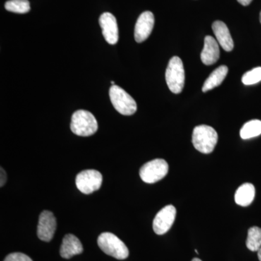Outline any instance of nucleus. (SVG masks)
<instances>
[{
	"mask_svg": "<svg viewBox=\"0 0 261 261\" xmlns=\"http://www.w3.org/2000/svg\"><path fill=\"white\" fill-rule=\"evenodd\" d=\"M219 136L212 127L207 125L196 126L192 133L194 147L203 154L211 153L217 145Z\"/></svg>",
	"mask_w": 261,
	"mask_h": 261,
	"instance_id": "obj_1",
	"label": "nucleus"
},
{
	"mask_svg": "<svg viewBox=\"0 0 261 261\" xmlns=\"http://www.w3.org/2000/svg\"><path fill=\"white\" fill-rule=\"evenodd\" d=\"M97 129V121L92 113L79 110L73 113L70 123V130L75 135L89 137L94 135Z\"/></svg>",
	"mask_w": 261,
	"mask_h": 261,
	"instance_id": "obj_2",
	"label": "nucleus"
},
{
	"mask_svg": "<svg viewBox=\"0 0 261 261\" xmlns=\"http://www.w3.org/2000/svg\"><path fill=\"white\" fill-rule=\"evenodd\" d=\"M97 244L105 253L118 260H124L129 254L124 243L112 233H101L98 238Z\"/></svg>",
	"mask_w": 261,
	"mask_h": 261,
	"instance_id": "obj_3",
	"label": "nucleus"
},
{
	"mask_svg": "<svg viewBox=\"0 0 261 261\" xmlns=\"http://www.w3.org/2000/svg\"><path fill=\"white\" fill-rule=\"evenodd\" d=\"M168 88L174 94H180L185 87V73L183 63L177 56L173 57L166 71Z\"/></svg>",
	"mask_w": 261,
	"mask_h": 261,
	"instance_id": "obj_4",
	"label": "nucleus"
},
{
	"mask_svg": "<svg viewBox=\"0 0 261 261\" xmlns=\"http://www.w3.org/2000/svg\"><path fill=\"white\" fill-rule=\"evenodd\" d=\"M110 99L113 107L123 116H132L137 110V102L124 89L113 85L109 90Z\"/></svg>",
	"mask_w": 261,
	"mask_h": 261,
	"instance_id": "obj_5",
	"label": "nucleus"
},
{
	"mask_svg": "<svg viewBox=\"0 0 261 261\" xmlns=\"http://www.w3.org/2000/svg\"><path fill=\"white\" fill-rule=\"evenodd\" d=\"M168 172V163L163 159H154L146 163L141 168L140 176L145 183L153 184L163 179Z\"/></svg>",
	"mask_w": 261,
	"mask_h": 261,
	"instance_id": "obj_6",
	"label": "nucleus"
},
{
	"mask_svg": "<svg viewBox=\"0 0 261 261\" xmlns=\"http://www.w3.org/2000/svg\"><path fill=\"white\" fill-rule=\"evenodd\" d=\"M102 174L96 170H85L79 173L75 178L77 188L86 195L97 191L102 186Z\"/></svg>",
	"mask_w": 261,
	"mask_h": 261,
	"instance_id": "obj_7",
	"label": "nucleus"
},
{
	"mask_svg": "<svg viewBox=\"0 0 261 261\" xmlns=\"http://www.w3.org/2000/svg\"><path fill=\"white\" fill-rule=\"evenodd\" d=\"M176 216V209L172 205H168L161 209L153 220L152 228L154 233L159 235L167 233L174 223Z\"/></svg>",
	"mask_w": 261,
	"mask_h": 261,
	"instance_id": "obj_8",
	"label": "nucleus"
},
{
	"mask_svg": "<svg viewBox=\"0 0 261 261\" xmlns=\"http://www.w3.org/2000/svg\"><path fill=\"white\" fill-rule=\"evenodd\" d=\"M56 219L49 211H44L39 216L37 236L42 241L50 242L56 230Z\"/></svg>",
	"mask_w": 261,
	"mask_h": 261,
	"instance_id": "obj_9",
	"label": "nucleus"
},
{
	"mask_svg": "<svg viewBox=\"0 0 261 261\" xmlns=\"http://www.w3.org/2000/svg\"><path fill=\"white\" fill-rule=\"evenodd\" d=\"M154 25L153 13L145 11L139 17L135 29V39L137 42H145L150 35Z\"/></svg>",
	"mask_w": 261,
	"mask_h": 261,
	"instance_id": "obj_10",
	"label": "nucleus"
},
{
	"mask_svg": "<svg viewBox=\"0 0 261 261\" xmlns=\"http://www.w3.org/2000/svg\"><path fill=\"white\" fill-rule=\"evenodd\" d=\"M99 25L102 30L103 37L110 44H116L118 41V27L116 18L110 13H104L99 19Z\"/></svg>",
	"mask_w": 261,
	"mask_h": 261,
	"instance_id": "obj_11",
	"label": "nucleus"
},
{
	"mask_svg": "<svg viewBox=\"0 0 261 261\" xmlns=\"http://www.w3.org/2000/svg\"><path fill=\"white\" fill-rule=\"evenodd\" d=\"M201 61L206 65H211L219 61L220 49L217 40L211 36L205 38L204 47L201 53Z\"/></svg>",
	"mask_w": 261,
	"mask_h": 261,
	"instance_id": "obj_12",
	"label": "nucleus"
},
{
	"mask_svg": "<svg viewBox=\"0 0 261 261\" xmlns=\"http://www.w3.org/2000/svg\"><path fill=\"white\" fill-rule=\"evenodd\" d=\"M213 31L217 42L221 47L226 51H231L233 48V42L227 25L221 21L216 20L212 25Z\"/></svg>",
	"mask_w": 261,
	"mask_h": 261,
	"instance_id": "obj_13",
	"label": "nucleus"
},
{
	"mask_svg": "<svg viewBox=\"0 0 261 261\" xmlns=\"http://www.w3.org/2000/svg\"><path fill=\"white\" fill-rule=\"evenodd\" d=\"M84 251L83 246L76 237L73 234L65 235L61 247V255L65 259H69L75 255H80Z\"/></svg>",
	"mask_w": 261,
	"mask_h": 261,
	"instance_id": "obj_14",
	"label": "nucleus"
},
{
	"mask_svg": "<svg viewBox=\"0 0 261 261\" xmlns=\"http://www.w3.org/2000/svg\"><path fill=\"white\" fill-rule=\"evenodd\" d=\"M255 195V189L253 185L245 183L241 185L236 191L234 200L238 205L247 207L252 203Z\"/></svg>",
	"mask_w": 261,
	"mask_h": 261,
	"instance_id": "obj_15",
	"label": "nucleus"
},
{
	"mask_svg": "<svg viewBox=\"0 0 261 261\" xmlns=\"http://www.w3.org/2000/svg\"><path fill=\"white\" fill-rule=\"evenodd\" d=\"M228 68L226 65H221L216 68L213 73L209 75L208 78L205 80L202 87V92H207L211 89L216 88L221 85L224 82L228 73Z\"/></svg>",
	"mask_w": 261,
	"mask_h": 261,
	"instance_id": "obj_16",
	"label": "nucleus"
},
{
	"mask_svg": "<svg viewBox=\"0 0 261 261\" xmlns=\"http://www.w3.org/2000/svg\"><path fill=\"white\" fill-rule=\"evenodd\" d=\"M261 135V121L252 120L247 122L240 130V137L243 140L256 137Z\"/></svg>",
	"mask_w": 261,
	"mask_h": 261,
	"instance_id": "obj_17",
	"label": "nucleus"
},
{
	"mask_svg": "<svg viewBox=\"0 0 261 261\" xmlns=\"http://www.w3.org/2000/svg\"><path fill=\"white\" fill-rule=\"evenodd\" d=\"M246 246L250 251H258L261 247V228L252 226L248 230Z\"/></svg>",
	"mask_w": 261,
	"mask_h": 261,
	"instance_id": "obj_18",
	"label": "nucleus"
},
{
	"mask_svg": "<svg viewBox=\"0 0 261 261\" xmlns=\"http://www.w3.org/2000/svg\"><path fill=\"white\" fill-rule=\"evenodd\" d=\"M5 9L12 13L24 14L30 11V3L28 0H9L5 5Z\"/></svg>",
	"mask_w": 261,
	"mask_h": 261,
	"instance_id": "obj_19",
	"label": "nucleus"
},
{
	"mask_svg": "<svg viewBox=\"0 0 261 261\" xmlns=\"http://www.w3.org/2000/svg\"><path fill=\"white\" fill-rule=\"evenodd\" d=\"M261 81V67L253 68L243 75L242 82L245 85H252Z\"/></svg>",
	"mask_w": 261,
	"mask_h": 261,
	"instance_id": "obj_20",
	"label": "nucleus"
},
{
	"mask_svg": "<svg viewBox=\"0 0 261 261\" xmlns=\"http://www.w3.org/2000/svg\"><path fill=\"white\" fill-rule=\"evenodd\" d=\"M4 261H33L32 259L21 252H14L5 257Z\"/></svg>",
	"mask_w": 261,
	"mask_h": 261,
	"instance_id": "obj_21",
	"label": "nucleus"
},
{
	"mask_svg": "<svg viewBox=\"0 0 261 261\" xmlns=\"http://www.w3.org/2000/svg\"><path fill=\"white\" fill-rule=\"evenodd\" d=\"M1 178H0V180H1V182H0V187H3L5 185V183H6L7 181V174L6 172H5V171L4 169H3V168L1 167Z\"/></svg>",
	"mask_w": 261,
	"mask_h": 261,
	"instance_id": "obj_22",
	"label": "nucleus"
},
{
	"mask_svg": "<svg viewBox=\"0 0 261 261\" xmlns=\"http://www.w3.org/2000/svg\"><path fill=\"white\" fill-rule=\"evenodd\" d=\"M238 3H240L243 6H247L251 3L252 0H238Z\"/></svg>",
	"mask_w": 261,
	"mask_h": 261,
	"instance_id": "obj_23",
	"label": "nucleus"
},
{
	"mask_svg": "<svg viewBox=\"0 0 261 261\" xmlns=\"http://www.w3.org/2000/svg\"><path fill=\"white\" fill-rule=\"evenodd\" d=\"M257 256H258L259 260L261 261V247L257 251Z\"/></svg>",
	"mask_w": 261,
	"mask_h": 261,
	"instance_id": "obj_24",
	"label": "nucleus"
},
{
	"mask_svg": "<svg viewBox=\"0 0 261 261\" xmlns=\"http://www.w3.org/2000/svg\"><path fill=\"white\" fill-rule=\"evenodd\" d=\"M192 261H202V260H201L200 259L197 258V257H196V258H194L193 260H192Z\"/></svg>",
	"mask_w": 261,
	"mask_h": 261,
	"instance_id": "obj_25",
	"label": "nucleus"
},
{
	"mask_svg": "<svg viewBox=\"0 0 261 261\" xmlns=\"http://www.w3.org/2000/svg\"><path fill=\"white\" fill-rule=\"evenodd\" d=\"M260 23H261V12H260Z\"/></svg>",
	"mask_w": 261,
	"mask_h": 261,
	"instance_id": "obj_26",
	"label": "nucleus"
},
{
	"mask_svg": "<svg viewBox=\"0 0 261 261\" xmlns=\"http://www.w3.org/2000/svg\"><path fill=\"white\" fill-rule=\"evenodd\" d=\"M111 84H113V85H115L114 82H111Z\"/></svg>",
	"mask_w": 261,
	"mask_h": 261,
	"instance_id": "obj_27",
	"label": "nucleus"
}]
</instances>
